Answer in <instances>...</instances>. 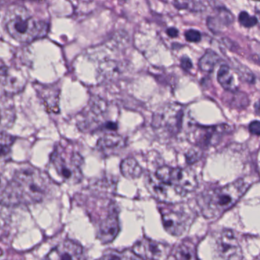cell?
I'll list each match as a JSON object with an SVG mask.
<instances>
[{
  "label": "cell",
  "instance_id": "1",
  "mask_svg": "<svg viewBox=\"0 0 260 260\" xmlns=\"http://www.w3.org/2000/svg\"><path fill=\"white\" fill-rule=\"evenodd\" d=\"M49 188L50 180L44 172L32 166L21 168L0 192V204H35L44 199Z\"/></svg>",
  "mask_w": 260,
  "mask_h": 260
},
{
  "label": "cell",
  "instance_id": "2",
  "mask_svg": "<svg viewBox=\"0 0 260 260\" xmlns=\"http://www.w3.org/2000/svg\"><path fill=\"white\" fill-rule=\"evenodd\" d=\"M5 27L15 41L28 44L47 36L49 24L38 19L24 6H11L4 17Z\"/></svg>",
  "mask_w": 260,
  "mask_h": 260
},
{
  "label": "cell",
  "instance_id": "3",
  "mask_svg": "<svg viewBox=\"0 0 260 260\" xmlns=\"http://www.w3.org/2000/svg\"><path fill=\"white\" fill-rule=\"evenodd\" d=\"M247 187V185L240 180L222 187L205 191L198 198L202 215L208 219L220 218L239 201Z\"/></svg>",
  "mask_w": 260,
  "mask_h": 260
},
{
  "label": "cell",
  "instance_id": "4",
  "mask_svg": "<svg viewBox=\"0 0 260 260\" xmlns=\"http://www.w3.org/2000/svg\"><path fill=\"white\" fill-rule=\"evenodd\" d=\"M50 163L63 181L76 184L82 180L83 159L79 153L70 151L62 145H58L52 154Z\"/></svg>",
  "mask_w": 260,
  "mask_h": 260
},
{
  "label": "cell",
  "instance_id": "5",
  "mask_svg": "<svg viewBox=\"0 0 260 260\" xmlns=\"http://www.w3.org/2000/svg\"><path fill=\"white\" fill-rule=\"evenodd\" d=\"M162 222L166 232L172 236L181 237L189 230L195 215L184 205H165L160 207Z\"/></svg>",
  "mask_w": 260,
  "mask_h": 260
},
{
  "label": "cell",
  "instance_id": "6",
  "mask_svg": "<svg viewBox=\"0 0 260 260\" xmlns=\"http://www.w3.org/2000/svg\"><path fill=\"white\" fill-rule=\"evenodd\" d=\"M184 110L180 104L163 105L154 114L152 127L160 135L173 137L180 132L183 124Z\"/></svg>",
  "mask_w": 260,
  "mask_h": 260
},
{
  "label": "cell",
  "instance_id": "7",
  "mask_svg": "<svg viewBox=\"0 0 260 260\" xmlns=\"http://www.w3.org/2000/svg\"><path fill=\"white\" fill-rule=\"evenodd\" d=\"M154 175L159 180L176 186L187 194L195 191L198 186L197 177L190 169L164 166L158 168Z\"/></svg>",
  "mask_w": 260,
  "mask_h": 260
},
{
  "label": "cell",
  "instance_id": "8",
  "mask_svg": "<svg viewBox=\"0 0 260 260\" xmlns=\"http://www.w3.org/2000/svg\"><path fill=\"white\" fill-rule=\"evenodd\" d=\"M147 188L154 198L165 205L181 203L187 195L182 189L159 180L155 175L148 179Z\"/></svg>",
  "mask_w": 260,
  "mask_h": 260
},
{
  "label": "cell",
  "instance_id": "9",
  "mask_svg": "<svg viewBox=\"0 0 260 260\" xmlns=\"http://www.w3.org/2000/svg\"><path fill=\"white\" fill-rule=\"evenodd\" d=\"M215 252L218 260H242L243 251L233 232L223 230L215 240Z\"/></svg>",
  "mask_w": 260,
  "mask_h": 260
},
{
  "label": "cell",
  "instance_id": "10",
  "mask_svg": "<svg viewBox=\"0 0 260 260\" xmlns=\"http://www.w3.org/2000/svg\"><path fill=\"white\" fill-rule=\"evenodd\" d=\"M171 247L163 243L142 238L134 244L132 252L142 260H163L168 258Z\"/></svg>",
  "mask_w": 260,
  "mask_h": 260
},
{
  "label": "cell",
  "instance_id": "11",
  "mask_svg": "<svg viewBox=\"0 0 260 260\" xmlns=\"http://www.w3.org/2000/svg\"><path fill=\"white\" fill-rule=\"evenodd\" d=\"M25 85V78L19 70L0 67V98H12L21 93Z\"/></svg>",
  "mask_w": 260,
  "mask_h": 260
},
{
  "label": "cell",
  "instance_id": "12",
  "mask_svg": "<svg viewBox=\"0 0 260 260\" xmlns=\"http://www.w3.org/2000/svg\"><path fill=\"white\" fill-rule=\"evenodd\" d=\"M46 260H86V256L80 244L67 240L55 247L48 253Z\"/></svg>",
  "mask_w": 260,
  "mask_h": 260
},
{
  "label": "cell",
  "instance_id": "13",
  "mask_svg": "<svg viewBox=\"0 0 260 260\" xmlns=\"http://www.w3.org/2000/svg\"><path fill=\"white\" fill-rule=\"evenodd\" d=\"M120 232L118 215L114 210L111 211L105 220L100 223L98 238L103 244L112 242Z\"/></svg>",
  "mask_w": 260,
  "mask_h": 260
},
{
  "label": "cell",
  "instance_id": "14",
  "mask_svg": "<svg viewBox=\"0 0 260 260\" xmlns=\"http://www.w3.org/2000/svg\"><path fill=\"white\" fill-rule=\"evenodd\" d=\"M221 134L219 127H197L193 132L194 143L200 148L215 145Z\"/></svg>",
  "mask_w": 260,
  "mask_h": 260
},
{
  "label": "cell",
  "instance_id": "15",
  "mask_svg": "<svg viewBox=\"0 0 260 260\" xmlns=\"http://www.w3.org/2000/svg\"><path fill=\"white\" fill-rule=\"evenodd\" d=\"M15 109L12 98H0V133H5L13 125Z\"/></svg>",
  "mask_w": 260,
  "mask_h": 260
},
{
  "label": "cell",
  "instance_id": "16",
  "mask_svg": "<svg viewBox=\"0 0 260 260\" xmlns=\"http://www.w3.org/2000/svg\"><path fill=\"white\" fill-rule=\"evenodd\" d=\"M233 21V15L231 12L225 8H218L215 15L208 18L207 24L212 32L216 33L230 25Z\"/></svg>",
  "mask_w": 260,
  "mask_h": 260
},
{
  "label": "cell",
  "instance_id": "17",
  "mask_svg": "<svg viewBox=\"0 0 260 260\" xmlns=\"http://www.w3.org/2000/svg\"><path fill=\"white\" fill-rule=\"evenodd\" d=\"M126 146V139L117 134H107L102 136L97 143L99 151L103 152H114Z\"/></svg>",
  "mask_w": 260,
  "mask_h": 260
},
{
  "label": "cell",
  "instance_id": "18",
  "mask_svg": "<svg viewBox=\"0 0 260 260\" xmlns=\"http://www.w3.org/2000/svg\"><path fill=\"white\" fill-rule=\"evenodd\" d=\"M38 91L47 109L52 112H57L59 111V90L52 85H42L38 87Z\"/></svg>",
  "mask_w": 260,
  "mask_h": 260
},
{
  "label": "cell",
  "instance_id": "19",
  "mask_svg": "<svg viewBox=\"0 0 260 260\" xmlns=\"http://www.w3.org/2000/svg\"><path fill=\"white\" fill-rule=\"evenodd\" d=\"M174 256L176 260H199L197 245L190 240L183 241L176 247Z\"/></svg>",
  "mask_w": 260,
  "mask_h": 260
},
{
  "label": "cell",
  "instance_id": "20",
  "mask_svg": "<svg viewBox=\"0 0 260 260\" xmlns=\"http://www.w3.org/2000/svg\"><path fill=\"white\" fill-rule=\"evenodd\" d=\"M218 82L220 85L230 93H235L237 91L236 81H235V76L232 73L230 67L227 65H222L220 67L218 71Z\"/></svg>",
  "mask_w": 260,
  "mask_h": 260
},
{
  "label": "cell",
  "instance_id": "21",
  "mask_svg": "<svg viewBox=\"0 0 260 260\" xmlns=\"http://www.w3.org/2000/svg\"><path fill=\"white\" fill-rule=\"evenodd\" d=\"M120 170L126 178H139L142 174V168L137 161L133 158H126L120 165Z\"/></svg>",
  "mask_w": 260,
  "mask_h": 260
},
{
  "label": "cell",
  "instance_id": "22",
  "mask_svg": "<svg viewBox=\"0 0 260 260\" xmlns=\"http://www.w3.org/2000/svg\"><path fill=\"white\" fill-rule=\"evenodd\" d=\"M220 57L215 51L212 50H208L205 53V54L202 56L201 59L199 62V67L202 71L206 72V73H210L213 70L214 67H215Z\"/></svg>",
  "mask_w": 260,
  "mask_h": 260
},
{
  "label": "cell",
  "instance_id": "23",
  "mask_svg": "<svg viewBox=\"0 0 260 260\" xmlns=\"http://www.w3.org/2000/svg\"><path fill=\"white\" fill-rule=\"evenodd\" d=\"M139 258L132 251H116L111 250L107 252L100 259L98 260H139Z\"/></svg>",
  "mask_w": 260,
  "mask_h": 260
},
{
  "label": "cell",
  "instance_id": "24",
  "mask_svg": "<svg viewBox=\"0 0 260 260\" xmlns=\"http://www.w3.org/2000/svg\"><path fill=\"white\" fill-rule=\"evenodd\" d=\"M13 137L5 133H0V160L6 159L10 153V148L14 143Z\"/></svg>",
  "mask_w": 260,
  "mask_h": 260
},
{
  "label": "cell",
  "instance_id": "25",
  "mask_svg": "<svg viewBox=\"0 0 260 260\" xmlns=\"http://www.w3.org/2000/svg\"><path fill=\"white\" fill-rule=\"evenodd\" d=\"M174 6L177 9H186L191 11H203L205 9L202 2H174Z\"/></svg>",
  "mask_w": 260,
  "mask_h": 260
},
{
  "label": "cell",
  "instance_id": "26",
  "mask_svg": "<svg viewBox=\"0 0 260 260\" xmlns=\"http://www.w3.org/2000/svg\"><path fill=\"white\" fill-rule=\"evenodd\" d=\"M239 21L246 27H251L258 23L256 17L251 16L247 12H241L239 15Z\"/></svg>",
  "mask_w": 260,
  "mask_h": 260
},
{
  "label": "cell",
  "instance_id": "27",
  "mask_svg": "<svg viewBox=\"0 0 260 260\" xmlns=\"http://www.w3.org/2000/svg\"><path fill=\"white\" fill-rule=\"evenodd\" d=\"M185 38L189 42L197 43L201 41V34L199 31L190 29L185 32Z\"/></svg>",
  "mask_w": 260,
  "mask_h": 260
},
{
  "label": "cell",
  "instance_id": "28",
  "mask_svg": "<svg viewBox=\"0 0 260 260\" xmlns=\"http://www.w3.org/2000/svg\"><path fill=\"white\" fill-rule=\"evenodd\" d=\"M200 157L201 155H200V151L196 149H192L186 154V160H187V163H193L200 160Z\"/></svg>",
  "mask_w": 260,
  "mask_h": 260
},
{
  "label": "cell",
  "instance_id": "29",
  "mask_svg": "<svg viewBox=\"0 0 260 260\" xmlns=\"http://www.w3.org/2000/svg\"><path fill=\"white\" fill-rule=\"evenodd\" d=\"M249 130L251 134L260 136V122L259 121L252 122L249 125Z\"/></svg>",
  "mask_w": 260,
  "mask_h": 260
},
{
  "label": "cell",
  "instance_id": "30",
  "mask_svg": "<svg viewBox=\"0 0 260 260\" xmlns=\"http://www.w3.org/2000/svg\"><path fill=\"white\" fill-rule=\"evenodd\" d=\"M180 65L183 70H189L192 67V61L188 56H183L180 61Z\"/></svg>",
  "mask_w": 260,
  "mask_h": 260
},
{
  "label": "cell",
  "instance_id": "31",
  "mask_svg": "<svg viewBox=\"0 0 260 260\" xmlns=\"http://www.w3.org/2000/svg\"><path fill=\"white\" fill-rule=\"evenodd\" d=\"M167 34H168V36L171 37V38H177L179 35V31L177 30L176 27H169V28L167 30Z\"/></svg>",
  "mask_w": 260,
  "mask_h": 260
},
{
  "label": "cell",
  "instance_id": "32",
  "mask_svg": "<svg viewBox=\"0 0 260 260\" xmlns=\"http://www.w3.org/2000/svg\"><path fill=\"white\" fill-rule=\"evenodd\" d=\"M8 183V181H6V180H5L4 177L0 174V192L3 191V189H4L5 186H6V183Z\"/></svg>",
  "mask_w": 260,
  "mask_h": 260
},
{
  "label": "cell",
  "instance_id": "33",
  "mask_svg": "<svg viewBox=\"0 0 260 260\" xmlns=\"http://www.w3.org/2000/svg\"><path fill=\"white\" fill-rule=\"evenodd\" d=\"M255 109H256V113L257 114H260V101L259 102H256V105H255Z\"/></svg>",
  "mask_w": 260,
  "mask_h": 260
},
{
  "label": "cell",
  "instance_id": "34",
  "mask_svg": "<svg viewBox=\"0 0 260 260\" xmlns=\"http://www.w3.org/2000/svg\"><path fill=\"white\" fill-rule=\"evenodd\" d=\"M256 15H257L256 18H257L258 22H259L260 24V6H258V7L256 8Z\"/></svg>",
  "mask_w": 260,
  "mask_h": 260
},
{
  "label": "cell",
  "instance_id": "35",
  "mask_svg": "<svg viewBox=\"0 0 260 260\" xmlns=\"http://www.w3.org/2000/svg\"><path fill=\"white\" fill-rule=\"evenodd\" d=\"M3 255V250L0 249V256H2Z\"/></svg>",
  "mask_w": 260,
  "mask_h": 260
}]
</instances>
